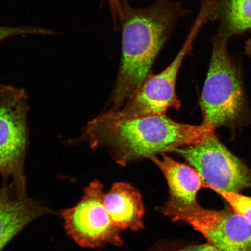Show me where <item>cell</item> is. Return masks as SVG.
Returning <instances> with one entry per match:
<instances>
[{"label":"cell","instance_id":"18","mask_svg":"<svg viewBox=\"0 0 251 251\" xmlns=\"http://www.w3.org/2000/svg\"><path fill=\"white\" fill-rule=\"evenodd\" d=\"M121 2L123 8L125 7V6L130 4L129 2H128V0H121Z\"/></svg>","mask_w":251,"mask_h":251},{"label":"cell","instance_id":"1","mask_svg":"<svg viewBox=\"0 0 251 251\" xmlns=\"http://www.w3.org/2000/svg\"><path fill=\"white\" fill-rule=\"evenodd\" d=\"M123 9L121 62L110 101L111 111L121 108L142 86L177 22L191 12L172 0H154L144 8L129 4Z\"/></svg>","mask_w":251,"mask_h":251},{"label":"cell","instance_id":"3","mask_svg":"<svg viewBox=\"0 0 251 251\" xmlns=\"http://www.w3.org/2000/svg\"><path fill=\"white\" fill-rule=\"evenodd\" d=\"M208 17L199 12L186 39L175 58L164 70L151 74L131 98L117 111H107L95 118L103 123H120L131 119L165 115L169 109H179L181 102L176 93V84L185 58Z\"/></svg>","mask_w":251,"mask_h":251},{"label":"cell","instance_id":"9","mask_svg":"<svg viewBox=\"0 0 251 251\" xmlns=\"http://www.w3.org/2000/svg\"><path fill=\"white\" fill-rule=\"evenodd\" d=\"M52 213L39 201L18 198L13 190L0 197V251L34 220Z\"/></svg>","mask_w":251,"mask_h":251},{"label":"cell","instance_id":"15","mask_svg":"<svg viewBox=\"0 0 251 251\" xmlns=\"http://www.w3.org/2000/svg\"><path fill=\"white\" fill-rule=\"evenodd\" d=\"M102 1L107 3L109 6L113 26L115 27L119 26L124 13L121 0H102Z\"/></svg>","mask_w":251,"mask_h":251},{"label":"cell","instance_id":"7","mask_svg":"<svg viewBox=\"0 0 251 251\" xmlns=\"http://www.w3.org/2000/svg\"><path fill=\"white\" fill-rule=\"evenodd\" d=\"M199 172L205 187L216 193L251 187V171L213 134L202 142L176 150Z\"/></svg>","mask_w":251,"mask_h":251},{"label":"cell","instance_id":"13","mask_svg":"<svg viewBox=\"0 0 251 251\" xmlns=\"http://www.w3.org/2000/svg\"><path fill=\"white\" fill-rule=\"evenodd\" d=\"M230 204L232 209L251 225V197L239 193L220 191L218 193Z\"/></svg>","mask_w":251,"mask_h":251},{"label":"cell","instance_id":"12","mask_svg":"<svg viewBox=\"0 0 251 251\" xmlns=\"http://www.w3.org/2000/svg\"><path fill=\"white\" fill-rule=\"evenodd\" d=\"M222 18L228 37L251 30V0H222Z\"/></svg>","mask_w":251,"mask_h":251},{"label":"cell","instance_id":"6","mask_svg":"<svg viewBox=\"0 0 251 251\" xmlns=\"http://www.w3.org/2000/svg\"><path fill=\"white\" fill-rule=\"evenodd\" d=\"M172 221L190 225L208 244L224 251H251V225L233 210L206 209L197 203L181 205L168 200L161 208Z\"/></svg>","mask_w":251,"mask_h":251},{"label":"cell","instance_id":"14","mask_svg":"<svg viewBox=\"0 0 251 251\" xmlns=\"http://www.w3.org/2000/svg\"><path fill=\"white\" fill-rule=\"evenodd\" d=\"M56 32L45 28L24 26L7 27L0 26V43L3 40L17 36L25 35H55Z\"/></svg>","mask_w":251,"mask_h":251},{"label":"cell","instance_id":"17","mask_svg":"<svg viewBox=\"0 0 251 251\" xmlns=\"http://www.w3.org/2000/svg\"><path fill=\"white\" fill-rule=\"evenodd\" d=\"M12 189V188L9 186V185H7V186H3L1 189H0V197L4 196V194L7 193L8 191Z\"/></svg>","mask_w":251,"mask_h":251},{"label":"cell","instance_id":"11","mask_svg":"<svg viewBox=\"0 0 251 251\" xmlns=\"http://www.w3.org/2000/svg\"><path fill=\"white\" fill-rule=\"evenodd\" d=\"M150 159L164 175L170 195L169 201L181 205L197 203L198 193L205 187L199 172L192 166L176 161L166 153Z\"/></svg>","mask_w":251,"mask_h":251},{"label":"cell","instance_id":"4","mask_svg":"<svg viewBox=\"0 0 251 251\" xmlns=\"http://www.w3.org/2000/svg\"><path fill=\"white\" fill-rule=\"evenodd\" d=\"M228 38L220 30L213 40L211 61L200 101L202 124L215 128L237 121L244 108L242 83L237 66L228 52Z\"/></svg>","mask_w":251,"mask_h":251},{"label":"cell","instance_id":"8","mask_svg":"<svg viewBox=\"0 0 251 251\" xmlns=\"http://www.w3.org/2000/svg\"><path fill=\"white\" fill-rule=\"evenodd\" d=\"M103 188L101 181L92 182L76 205L62 211L66 231L81 247L96 249L108 243L118 247L124 244L121 230L113 225L105 208Z\"/></svg>","mask_w":251,"mask_h":251},{"label":"cell","instance_id":"5","mask_svg":"<svg viewBox=\"0 0 251 251\" xmlns=\"http://www.w3.org/2000/svg\"><path fill=\"white\" fill-rule=\"evenodd\" d=\"M25 90L0 84V175L21 199L27 197L25 161L29 141Z\"/></svg>","mask_w":251,"mask_h":251},{"label":"cell","instance_id":"16","mask_svg":"<svg viewBox=\"0 0 251 251\" xmlns=\"http://www.w3.org/2000/svg\"><path fill=\"white\" fill-rule=\"evenodd\" d=\"M245 51L247 55L251 58V39L247 41L245 45Z\"/></svg>","mask_w":251,"mask_h":251},{"label":"cell","instance_id":"2","mask_svg":"<svg viewBox=\"0 0 251 251\" xmlns=\"http://www.w3.org/2000/svg\"><path fill=\"white\" fill-rule=\"evenodd\" d=\"M215 129L212 125L179 123L166 115L114 124L94 118L88 122L74 143H86L93 149L105 147L117 164L125 166L201 143L215 134Z\"/></svg>","mask_w":251,"mask_h":251},{"label":"cell","instance_id":"10","mask_svg":"<svg viewBox=\"0 0 251 251\" xmlns=\"http://www.w3.org/2000/svg\"><path fill=\"white\" fill-rule=\"evenodd\" d=\"M104 205L113 225L123 231L144 228L145 209L139 191L129 183L118 182L105 194Z\"/></svg>","mask_w":251,"mask_h":251}]
</instances>
